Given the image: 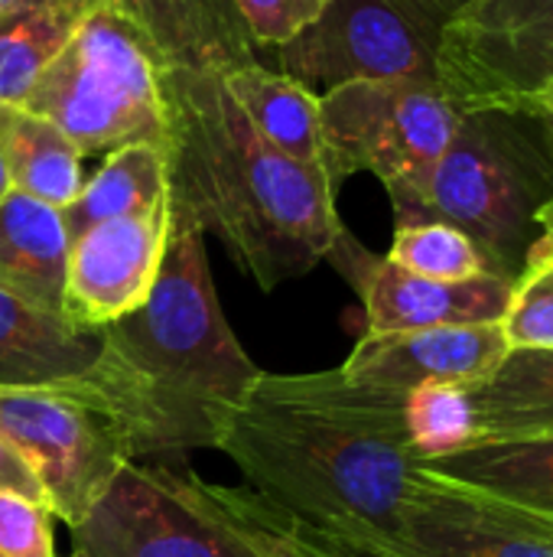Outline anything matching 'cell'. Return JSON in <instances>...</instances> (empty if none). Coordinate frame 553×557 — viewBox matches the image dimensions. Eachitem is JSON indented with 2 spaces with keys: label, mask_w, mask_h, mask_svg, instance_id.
I'll list each match as a JSON object with an SVG mask.
<instances>
[{
  "label": "cell",
  "mask_w": 553,
  "mask_h": 557,
  "mask_svg": "<svg viewBox=\"0 0 553 557\" xmlns=\"http://www.w3.org/2000/svg\"><path fill=\"white\" fill-rule=\"evenodd\" d=\"M222 82L251 127L280 153L300 163L323 166L319 95L297 78L267 69L261 59L238 62L222 72Z\"/></svg>",
  "instance_id": "d6986e66"
},
{
  "label": "cell",
  "mask_w": 553,
  "mask_h": 557,
  "mask_svg": "<svg viewBox=\"0 0 553 557\" xmlns=\"http://www.w3.org/2000/svg\"><path fill=\"white\" fill-rule=\"evenodd\" d=\"M101 333L75 330L62 313H46L0 287V388L68 385L98 356Z\"/></svg>",
  "instance_id": "9a60e30c"
},
{
  "label": "cell",
  "mask_w": 553,
  "mask_h": 557,
  "mask_svg": "<svg viewBox=\"0 0 553 557\" xmlns=\"http://www.w3.org/2000/svg\"><path fill=\"white\" fill-rule=\"evenodd\" d=\"M0 493H13V496L46 506V493H42L36 473L29 470V463L20 457V450L3 434H0Z\"/></svg>",
  "instance_id": "f1b7e54d"
},
{
  "label": "cell",
  "mask_w": 553,
  "mask_h": 557,
  "mask_svg": "<svg viewBox=\"0 0 553 557\" xmlns=\"http://www.w3.org/2000/svg\"><path fill=\"white\" fill-rule=\"evenodd\" d=\"M553 193V137L528 111H463L414 212L401 222H450L515 281L535 242L538 212Z\"/></svg>",
  "instance_id": "277c9868"
},
{
  "label": "cell",
  "mask_w": 553,
  "mask_h": 557,
  "mask_svg": "<svg viewBox=\"0 0 553 557\" xmlns=\"http://www.w3.org/2000/svg\"><path fill=\"white\" fill-rule=\"evenodd\" d=\"M469 0H329L293 42L271 49L277 72L323 95L349 78L437 82L447 23Z\"/></svg>",
  "instance_id": "ba28073f"
},
{
  "label": "cell",
  "mask_w": 553,
  "mask_h": 557,
  "mask_svg": "<svg viewBox=\"0 0 553 557\" xmlns=\"http://www.w3.org/2000/svg\"><path fill=\"white\" fill-rule=\"evenodd\" d=\"M326 7L329 0H231L248 42L267 52L306 33Z\"/></svg>",
  "instance_id": "4316f807"
},
{
  "label": "cell",
  "mask_w": 553,
  "mask_h": 557,
  "mask_svg": "<svg viewBox=\"0 0 553 557\" xmlns=\"http://www.w3.org/2000/svg\"><path fill=\"white\" fill-rule=\"evenodd\" d=\"M420 467L463 490L553 519V434L489 437Z\"/></svg>",
  "instance_id": "ac0fdd59"
},
{
  "label": "cell",
  "mask_w": 553,
  "mask_h": 557,
  "mask_svg": "<svg viewBox=\"0 0 553 557\" xmlns=\"http://www.w3.org/2000/svg\"><path fill=\"white\" fill-rule=\"evenodd\" d=\"M261 499L352 557H394L401 519L424 480L404 395L349 382L339 369L261 372L218 447Z\"/></svg>",
  "instance_id": "6da1fadb"
},
{
  "label": "cell",
  "mask_w": 553,
  "mask_h": 557,
  "mask_svg": "<svg viewBox=\"0 0 553 557\" xmlns=\"http://www.w3.org/2000/svg\"><path fill=\"white\" fill-rule=\"evenodd\" d=\"M0 150L10 186L59 212L85 186L81 150L62 127L23 104H0Z\"/></svg>",
  "instance_id": "ffe728a7"
},
{
  "label": "cell",
  "mask_w": 553,
  "mask_h": 557,
  "mask_svg": "<svg viewBox=\"0 0 553 557\" xmlns=\"http://www.w3.org/2000/svg\"><path fill=\"white\" fill-rule=\"evenodd\" d=\"M98 0H36L0 13V104H23Z\"/></svg>",
  "instance_id": "603a6c76"
},
{
  "label": "cell",
  "mask_w": 553,
  "mask_h": 557,
  "mask_svg": "<svg viewBox=\"0 0 553 557\" xmlns=\"http://www.w3.org/2000/svg\"><path fill=\"white\" fill-rule=\"evenodd\" d=\"M169 238V206L108 219L68 245L62 317L85 333L134 313L153 290Z\"/></svg>",
  "instance_id": "8fae6325"
},
{
  "label": "cell",
  "mask_w": 553,
  "mask_h": 557,
  "mask_svg": "<svg viewBox=\"0 0 553 557\" xmlns=\"http://www.w3.org/2000/svg\"><path fill=\"white\" fill-rule=\"evenodd\" d=\"M469 392L479 441L553 434V349H508L499 369Z\"/></svg>",
  "instance_id": "7402d4cb"
},
{
  "label": "cell",
  "mask_w": 553,
  "mask_h": 557,
  "mask_svg": "<svg viewBox=\"0 0 553 557\" xmlns=\"http://www.w3.org/2000/svg\"><path fill=\"white\" fill-rule=\"evenodd\" d=\"M553 82V0H469L443 29L437 85L463 111L521 108Z\"/></svg>",
  "instance_id": "30bf717a"
},
{
  "label": "cell",
  "mask_w": 553,
  "mask_h": 557,
  "mask_svg": "<svg viewBox=\"0 0 553 557\" xmlns=\"http://www.w3.org/2000/svg\"><path fill=\"white\" fill-rule=\"evenodd\" d=\"M277 509V506H274ZM277 516V532H280V539H284V545H287V552L290 557H352L345 555V552H339L336 545H329L323 535H316L313 529H306V525H300L297 519H290L287 512H274Z\"/></svg>",
  "instance_id": "f546056e"
},
{
  "label": "cell",
  "mask_w": 553,
  "mask_h": 557,
  "mask_svg": "<svg viewBox=\"0 0 553 557\" xmlns=\"http://www.w3.org/2000/svg\"><path fill=\"white\" fill-rule=\"evenodd\" d=\"M23 108L62 127L81 157L127 144L166 147L163 59L111 0L88 10Z\"/></svg>",
  "instance_id": "8992f818"
},
{
  "label": "cell",
  "mask_w": 553,
  "mask_h": 557,
  "mask_svg": "<svg viewBox=\"0 0 553 557\" xmlns=\"http://www.w3.org/2000/svg\"><path fill=\"white\" fill-rule=\"evenodd\" d=\"M515 111H528V114H535L548 131H551L553 137V82L548 85H541L531 98H525L521 101V108H515Z\"/></svg>",
  "instance_id": "4dcf8cb0"
},
{
  "label": "cell",
  "mask_w": 553,
  "mask_h": 557,
  "mask_svg": "<svg viewBox=\"0 0 553 557\" xmlns=\"http://www.w3.org/2000/svg\"><path fill=\"white\" fill-rule=\"evenodd\" d=\"M13 186H10V173H7V163H3V150H0V199L10 193Z\"/></svg>",
  "instance_id": "d6a6232c"
},
{
  "label": "cell",
  "mask_w": 553,
  "mask_h": 557,
  "mask_svg": "<svg viewBox=\"0 0 553 557\" xmlns=\"http://www.w3.org/2000/svg\"><path fill=\"white\" fill-rule=\"evenodd\" d=\"M339 261L345 277L362 297L368 333H407L433 326H466V323H502L512 284L499 274H482L473 281H430L417 277L388 258L368 255L349 232L329 255Z\"/></svg>",
  "instance_id": "4fadbf2b"
},
{
  "label": "cell",
  "mask_w": 553,
  "mask_h": 557,
  "mask_svg": "<svg viewBox=\"0 0 553 557\" xmlns=\"http://www.w3.org/2000/svg\"><path fill=\"white\" fill-rule=\"evenodd\" d=\"M68 232L62 212L10 189L0 199V287L13 297L62 313Z\"/></svg>",
  "instance_id": "e0dca14e"
},
{
  "label": "cell",
  "mask_w": 553,
  "mask_h": 557,
  "mask_svg": "<svg viewBox=\"0 0 553 557\" xmlns=\"http://www.w3.org/2000/svg\"><path fill=\"white\" fill-rule=\"evenodd\" d=\"M169 222L222 242L261 290L310 274L345 235L319 163L271 147L218 69L163 65Z\"/></svg>",
  "instance_id": "7a4b0ae2"
},
{
  "label": "cell",
  "mask_w": 553,
  "mask_h": 557,
  "mask_svg": "<svg viewBox=\"0 0 553 557\" xmlns=\"http://www.w3.org/2000/svg\"><path fill=\"white\" fill-rule=\"evenodd\" d=\"M508 349H553V255L531 258L502 317Z\"/></svg>",
  "instance_id": "484cf974"
},
{
  "label": "cell",
  "mask_w": 553,
  "mask_h": 557,
  "mask_svg": "<svg viewBox=\"0 0 553 557\" xmlns=\"http://www.w3.org/2000/svg\"><path fill=\"white\" fill-rule=\"evenodd\" d=\"M156 49L163 65L231 69L257 59L231 0H111Z\"/></svg>",
  "instance_id": "2e32d148"
},
{
  "label": "cell",
  "mask_w": 553,
  "mask_h": 557,
  "mask_svg": "<svg viewBox=\"0 0 553 557\" xmlns=\"http://www.w3.org/2000/svg\"><path fill=\"white\" fill-rule=\"evenodd\" d=\"M385 258L430 281H473L482 274H495L489 258L479 251V245L466 232L437 219L398 222L391 251Z\"/></svg>",
  "instance_id": "d4e9b609"
},
{
  "label": "cell",
  "mask_w": 553,
  "mask_h": 557,
  "mask_svg": "<svg viewBox=\"0 0 553 557\" xmlns=\"http://www.w3.org/2000/svg\"><path fill=\"white\" fill-rule=\"evenodd\" d=\"M508 356L502 323L365 333L339 372L365 388L407 395L420 385H476Z\"/></svg>",
  "instance_id": "5bb4252c"
},
{
  "label": "cell",
  "mask_w": 553,
  "mask_h": 557,
  "mask_svg": "<svg viewBox=\"0 0 553 557\" xmlns=\"http://www.w3.org/2000/svg\"><path fill=\"white\" fill-rule=\"evenodd\" d=\"M394 557H553V519L424 470L404 509Z\"/></svg>",
  "instance_id": "7c38bea8"
},
{
  "label": "cell",
  "mask_w": 553,
  "mask_h": 557,
  "mask_svg": "<svg viewBox=\"0 0 553 557\" xmlns=\"http://www.w3.org/2000/svg\"><path fill=\"white\" fill-rule=\"evenodd\" d=\"M538 228H541V238L535 242L528 261H531V258H541V255H553V193L551 199L541 206V212H538Z\"/></svg>",
  "instance_id": "1f68e13d"
},
{
  "label": "cell",
  "mask_w": 553,
  "mask_h": 557,
  "mask_svg": "<svg viewBox=\"0 0 553 557\" xmlns=\"http://www.w3.org/2000/svg\"><path fill=\"white\" fill-rule=\"evenodd\" d=\"M404 431L417 463L460 454L479 441L469 385H420L404 395Z\"/></svg>",
  "instance_id": "cb8c5ba5"
},
{
  "label": "cell",
  "mask_w": 553,
  "mask_h": 557,
  "mask_svg": "<svg viewBox=\"0 0 553 557\" xmlns=\"http://www.w3.org/2000/svg\"><path fill=\"white\" fill-rule=\"evenodd\" d=\"M26 3H36V0H0V10H16V7H26Z\"/></svg>",
  "instance_id": "836d02e7"
},
{
  "label": "cell",
  "mask_w": 553,
  "mask_h": 557,
  "mask_svg": "<svg viewBox=\"0 0 553 557\" xmlns=\"http://www.w3.org/2000/svg\"><path fill=\"white\" fill-rule=\"evenodd\" d=\"M456 124L460 111L437 82L349 78L319 95L323 170L336 186L352 173L378 176L401 222L414 212Z\"/></svg>",
  "instance_id": "52a82bcc"
},
{
  "label": "cell",
  "mask_w": 553,
  "mask_h": 557,
  "mask_svg": "<svg viewBox=\"0 0 553 557\" xmlns=\"http://www.w3.org/2000/svg\"><path fill=\"white\" fill-rule=\"evenodd\" d=\"M98 333V356L75 385L121 424L134 463L183 467L192 450L218 447L261 375L222 313L205 235L179 222H169L150 297Z\"/></svg>",
  "instance_id": "3957f363"
},
{
  "label": "cell",
  "mask_w": 553,
  "mask_h": 557,
  "mask_svg": "<svg viewBox=\"0 0 553 557\" xmlns=\"http://www.w3.org/2000/svg\"><path fill=\"white\" fill-rule=\"evenodd\" d=\"M49 516L33 499L0 493V557H55Z\"/></svg>",
  "instance_id": "83f0119b"
},
{
  "label": "cell",
  "mask_w": 553,
  "mask_h": 557,
  "mask_svg": "<svg viewBox=\"0 0 553 557\" xmlns=\"http://www.w3.org/2000/svg\"><path fill=\"white\" fill-rule=\"evenodd\" d=\"M68 557H290L274 509L248 486H215L166 463H127L72 529Z\"/></svg>",
  "instance_id": "5b68a950"
},
{
  "label": "cell",
  "mask_w": 553,
  "mask_h": 557,
  "mask_svg": "<svg viewBox=\"0 0 553 557\" xmlns=\"http://www.w3.org/2000/svg\"><path fill=\"white\" fill-rule=\"evenodd\" d=\"M0 434L36 473L46 509L68 529L81 525L117 473L134 463L121 424L75 382L0 388Z\"/></svg>",
  "instance_id": "9c48e42d"
},
{
  "label": "cell",
  "mask_w": 553,
  "mask_h": 557,
  "mask_svg": "<svg viewBox=\"0 0 553 557\" xmlns=\"http://www.w3.org/2000/svg\"><path fill=\"white\" fill-rule=\"evenodd\" d=\"M169 206V180H166V153L156 144H127L104 157V163L85 176L81 193L68 209H62V222L68 242L85 228L124 219L147 215Z\"/></svg>",
  "instance_id": "44dd1931"
}]
</instances>
